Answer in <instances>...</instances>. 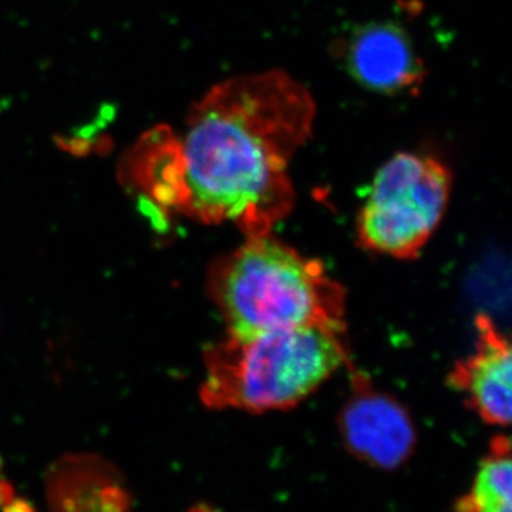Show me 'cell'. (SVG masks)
<instances>
[{
  "instance_id": "obj_4",
  "label": "cell",
  "mask_w": 512,
  "mask_h": 512,
  "mask_svg": "<svg viewBox=\"0 0 512 512\" xmlns=\"http://www.w3.org/2000/svg\"><path fill=\"white\" fill-rule=\"evenodd\" d=\"M451 187L450 168L437 158L397 153L377 171L357 214L360 247L416 259L443 220Z\"/></svg>"
},
{
  "instance_id": "obj_7",
  "label": "cell",
  "mask_w": 512,
  "mask_h": 512,
  "mask_svg": "<svg viewBox=\"0 0 512 512\" xmlns=\"http://www.w3.org/2000/svg\"><path fill=\"white\" fill-rule=\"evenodd\" d=\"M476 329L474 352L454 363L447 382L481 420L507 427L511 421V343L484 313L477 316Z\"/></svg>"
},
{
  "instance_id": "obj_5",
  "label": "cell",
  "mask_w": 512,
  "mask_h": 512,
  "mask_svg": "<svg viewBox=\"0 0 512 512\" xmlns=\"http://www.w3.org/2000/svg\"><path fill=\"white\" fill-rule=\"evenodd\" d=\"M349 372L352 393L339 417L343 443L370 466H402L416 446L410 414L390 394L373 387L365 373L352 366Z\"/></svg>"
},
{
  "instance_id": "obj_11",
  "label": "cell",
  "mask_w": 512,
  "mask_h": 512,
  "mask_svg": "<svg viewBox=\"0 0 512 512\" xmlns=\"http://www.w3.org/2000/svg\"><path fill=\"white\" fill-rule=\"evenodd\" d=\"M16 497L15 488L10 481L0 478V508L9 504Z\"/></svg>"
},
{
  "instance_id": "obj_1",
  "label": "cell",
  "mask_w": 512,
  "mask_h": 512,
  "mask_svg": "<svg viewBox=\"0 0 512 512\" xmlns=\"http://www.w3.org/2000/svg\"><path fill=\"white\" fill-rule=\"evenodd\" d=\"M316 101L285 70L241 74L192 104L178 136L170 211L204 224L272 234L291 214L293 157L309 140Z\"/></svg>"
},
{
  "instance_id": "obj_10",
  "label": "cell",
  "mask_w": 512,
  "mask_h": 512,
  "mask_svg": "<svg viewBox=\"0 0 512 512\" xmlns=\"http://www.w3.org/2000/svg\"><path fill=\"white\" fill-rule=\"evenodd\" d=\"M2 512H36V510L30 501L15 497L2 508Z\"/></svg>"
},
{
  "instance_id": "obj_2",
  "label": "cell",
  "mask_w": 512,
  "mask_h": 512,
  "mask_svg": "<svg viewBox=\"0 0 512 512\" xmlns=\"http://www.w3.org/2000/svg\"><path fill=\"white\" fill-rule=\"evenodd\" d=\"M208 293L229 335L296 328L346 330V293L322 262L274 234L245 238L208 272Z\"/></svg>"
},
{
  "instance_id": "obj_8",
  "label": "cell",
  "mask_w": 512,
  "mask_h": 512,
  "mask_svg": "<svg viewBox=\"0 0 512 512\" xmlns=\"http://www.w3.org/2000/svg\"><path fill=\"white\" fill-rule=\"evenodd\" d=\"M45 488L49 512H133L126 477L99 454L57 458L47 468Z\"/></svg>"
},
{
  "instance_id": "obj_3",
  "label": "cell",
  "mask_w": 512,
  "mask_h": 512,
  "mask_svg": "<svg viewBox=\"0 0 512 512\" xmlns=\"http://www.w3.org/2000/svg\"><path fill=\"white\" fill-rule=\"evenodd\" d=\"M350 363L346 330L296 328L225 336L205 352L208 409L276 412L298 406Z\"/></svg>"
},
{
  "instance_id": "obj_9",
  "label": "cell",
  "mask_w": 512,
  "mask_h": 512,
  "mask_svg": "<svg viewBox=\"0 0 512 512\" xmlns=\"http://www.w3.org/2000/svg\"><path fill=\"white\" fill-rule=\"evenodd\" d=\"M456 512H512L510 440L497 436L481 460L470 491L456 504Z\"/></svg>"
},
{
  "instance_id": "obj_6",
  "label": "cell",
  "mask_w": 512,
  "mask_h": 512,
  "mask_svg": "<svg viewBox=\"0 0 512 512\" xmlns=\"http://www.w3.org/2000/svg\"><path fill=\"white\" fill-rule=\"evenodd\" d=\"M340 46L350 76L366 90L386 96L421 92L427 69L412 37L399 23L357 26Z\"/></svg>"
},
{
  "instance_id": "obj_12",
  "label": "cell",
  "mask_w": 512,
  "mask_h": 512,
  "mask_svg": "<svg viewBox=\"0 0 512 512\" xmlns=\"http://www.w3.org/2000/svg\"><path fill=\"white\" fill-rule=\"evenodd\" d=\"M188 512H220V511H217V508L211 507V505H208V504H198V505H195V507H192L191 510Z\"/></svg>"
},
{
  "instance_id": "obj_13",
  "label": "cell",
  "mask_w": 512,
  "mask_h": 512,
  "mask_svg": "<svg viewBox=\"0 0 512 512\" xmlns=\"http://www.w3.org/2000/svg\"><path fill=\"white\" fill-rule=\"evenodd\" d=\"M0 470H2V460H0Z\"/></svg>"
}]
</instances>
